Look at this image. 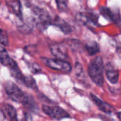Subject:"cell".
<instances>
[{
    "label": "cell",
    "mask_w": 121,
    "mask_h": 121,
    "mask_svg": "<svg viewBox=\"0 0 121 121\" xmlns=\"http://www.w3.org/2000/svg\"><path fill=\"white\" fill-rule=\"evenodd\" d=\"M86 49L90 56H95L100 51V47L97 42L93 41L86 45Z\"/></svg>",
    "instance_id": "cell-14"
},
{
    "label": "cell",
    "mask_w": 121,
    "mask_h": 121,
    "mask_svg": "<svg viewBox=\"0 0 121 121\" xmlns=\"http://www.w3.org/2000/svg\"><path fill=\"white\" fill-rule=\"evenodd\" d=\"M105 76L107 79L112 84H115L119 80V71L110 63H108L105 66Z\"/></svg>",
    "instance_id": "cell-7"
},
{
    "label": "cell",
    "mask_w": 121,
    "mask_h": 121,
    "mask_svg": "<svg viewBox=\"0 0 121 121\" xmlns=\"http://www.w3.org/2000/svg\"><path fill=\"white\" fill-rule=\"evenodd\" d=\"M42 110L46 115L54 120H59L70 117V115L59 106H48L44 105L42 106Z\"/></svg>",
    "instance_id": "cell-4"
},
{
    "label": "cell",
    "mask_w": 121,
    "mask_h": 121,
    "mask_svg": "<svg viewBox=\"0 0 121 121\" xmlns=\"http://www.w3.org/2000/svg\"><path fill=\"white\" fill-rule=\"evenodd\" d=\"M51 53L56 58L66 60L68 58V54L66 47L61 43L53 44L50 47Z\"/></svg>",
    "instance_id": "cell-8"
},
{
    "label": "cell",
    "mask_w": 121,
    "mask_h": 121,
    "mask_svg": "<svg viewBox=\"0 0 121 121\" xmlns=\"http://www.w3.org/2000/svg\"><path fill=\"white\" fill-rule=\"evenodd\" d=\"M4 88L8 97L12 100L17 103L23 104L28 95L22 91L17 84L12 81L5 82L4 84Z\"/></svg>",
    "instance_id": "cell-2"
},
{
    "label": "cell",
    "mask_w": 121,
    "mask_h": 121,
    "mask_svg": "<svg viewBox=\"0 0 121 121\" xmlns=\"http://www.w3.org/2000/svg\"><path fill=\"white\" fill-rule=\"evenodd\" d=\"M40 71H41V68H40V66H39L38 64H36L35 63V64H34L32 65V66H31V71H32L33 73H39Z\"/></svg>",
    "instance_id": "cell-20"
},
{
    "label": "cell",
    "mask_w": 121,
    "mask_h": 121,
    "mask_svg": "<svg viewBox=\"0 0 121 121\" xmlns=\"http://www.w3.org/2000/svg\"><path fill=\"white\" fill-rule=\"evenodd\" d=\"M117 117H118V118L121 120V112H117Z\"/></svg>",
    "instance_id": "cell-21"
},
{
    "label": "cell",
    "mask_w": 121,
    "mask_h": 121,
    "mask_svg": "<svg viewBox=\"0 0 121 121\" xmlns=\"http://www.w3.org/2000/svg\"><path fill=\"white\" fill-rule=\"evenodd\" d=\"M105 66L101 57L93 58L88 67V73L91 80L98 86L101 87L104 83L103 71Z\"/></svg>",
    "instance_id": "cell-1"
},
{
    "label": "cell",
    "mask_w": 121,
    "mask_h": 121,
    "mask_svg": "<svg viewBox=\"0 0 121 121\" xmlns=\"http://www.w3.org/2000/svg\"><path fill=\"white\" fill-rule=\"evenodd\" d=\"M8 67L10 69V73H11V75L12 76V77H14L19 83H22L24 84L25 76L22 74L17 62L14 60H13V59L12 60V61Z\"/></svg>",
    "instance_id": "cell-10"
},
{
    "label": "cell",
    "mask_w": 121,
    "mask_h": 121,
    "mask_svg": "<svg viewBox=\"0 0 121 121\" xmlns=\"http://www.w3.org/2000/svg\"><path fill=\"white\" fill-rule=\"evenodd\" d=\"M100 14L108 20H110L112 22L118 24L120 21V15L118 10L111 9L105 7H101L100 8Z\"/></svg>",
    "instance_id": "cell-6"
},
{
    "label": "cell",
    "mask_w": 121,
    "mask_h": 121,
    "mask_svg": "<svg viewBox=\"0 0 121 121\" xmlns=\"http://www.w3.org/2000/svg\"><path fill=\"white\" fill-rule=\"evenodd\" d=\"M27 110H29V111L34 112V113H37L39 111V108L38 106L37 103L36 102V100H34V98L29 94L27 95L26 100H24V103L22 104Z\"/></svg>",
    "instance_id": "cell-12"
},
{
    "label": "cell",
    "mask_w": 121,
    "mask_h": 121,
    "mask_svg": "<svg viewBox=\"0 0 121 121\" xmlns=\"http://www.w3.org/2000/svg\"><path fill=\"white\" fill-rule=\"evenodd\" d=\"M34 13L37 17L36 21V26L40 30H45L47 29V27L51 24L52 20L47 13V12L44 11L43 9L39 8L37 7H35L33 9Z\"/></svg>",
    "instance_id": "cell-5"
},
{
    "label": "cell",
    "mask_w": 121,
    "mask_h": 121,
    "mask_svg": "<svg viewBox=\"0 0 121 121\" xmlns=\"http://www.w3.org/2000/svg\"><path fill=\"white\" fill-rule=\"evenodd\" d=\"M12 58H10L7 50L4 47H0V62L5 66H9Z\"/></svg>",
    "instance_id": "cell-13"
},
{
    "label": "cell",
    "mask_w": 121,
    "mask_h": 121,
    "mask_svg": "<svg viewBox=\"0 0 121 121\" xmlns=\"http://www.w3.org/2000/svg\"><path fill=\"white\" fill-rule=\"evenodd\" d=\"M91 98L92 100L93 101V103L96 105L98 108L100 110H101L102 112H103L105 113H107V114H110L113 110L112 107L110 104H108L105 101L102 100L98 97H97L95 95H94L93 93H91Z\"/></svg>",
    "instance_id": "cell-9"
},
{
    "label": "cell",
    "mask_w": 121,
    "mask_h": 121,
    "mask_svg": "<svg viewBox=\"0 0 121 121\" xmlns=\"http://www.w3.org/2000/svg\"><path fill=\"white\" fill-rule=\"evenodd\" d=\"M0 43L3 46H7L9 45V37L7 31L0 29Z\"/></svg>",
    "instance_id": "cell-19"
},
{
    "label": "cell",
    "mask_w": 121,
    "mask_h": 121,
    "mask_svg": "<svg viewBox=\"0 0 121 121\" xmlns=\"http://www.w3.org/2000/svg\"><path fill=\"white\" fill-rule=\"evenodd\" d=\"M11 8L12 9L14 13L19 17L20 19H22V4L19 0H12L10 3Z\"/></svg>",
    "instance_id": "cell-16"
},
{
    "label": "cell",
    "mask_w": 121,
    "mask_h": 121,
    "mask_svg": "<svg viewBox=\"0 0 121 121\" xmlns=\"http://www.w3.org/2000/svg\"><path fill=\"white\" fill-rule=\"evenodd\" d=\"M51 24H53L54 26L58 27L62 32L64 34H69L71 32L72 29L71 26L64 19L60 18L59 17H56L51 22Z\"/></svg>",
    "instance_id": "cell-11"
},
{
    "label": "cell",
    "mask_w": 121,
    "mask_h": 121,
    "mask_svg": "<svg viewBox=\"0 0 121 121\" xmlns=\"http://www.w3.org/2000/svg\"><path fill=\"white\" fill-rule=\"evenodd\" d=\"M4 109L10 119V121H19L17 117V112L14 106L9 104H5Z\"/></svg>",
    "instance_id": "cell-15"
},
{
    "label": "cell",
    "mask_w": 121,
    "mask_h": 121,
    "mask_svg": "<svg viewBox=\"0 0 121 121\" xmlns=\"http://www.w3.org/2000/svg\"><path fill=\"white\" fill-rule=\"evenodd\" d=\"M57 8L60 12H66L68 9V0H55Z\"/></svg>",
    "instance_id": "cell-18"
},
{
    "label": "cell",
    "mask_w": 121,
    "mask_h": 121,
    "mask_svg": "<svg viewBox=\"0 0 121 121\" xmlns=\"http://www.w3.org/2000/svg\"><path fill=\"white\" fill-rule=\"evenodd\" d=\"M41 59L45 66L53 70L65 73H69L71 71V65L65 60L59 58H49L46 57H42Z\"/></svg>",
    "instance_id": "cell-3"
},
{
    "label": "cell",
    "mask_w": 121,
    "mask_h": 121,
    "mask_svg": "<svg viewBox=\"0 0 121 121\" xmlns=\"http://www.w3.org/2000/svg\"><path fill=\"white\" fill-rule=\"evenodd\" d=\"M24 84L31 88V89H33V90H37V85H36V83L35 81V80L34 79L33 77L31 76H25V78H24Z\"/></svg>",
    "instance_id": "cell-17"
}]
</instances>
